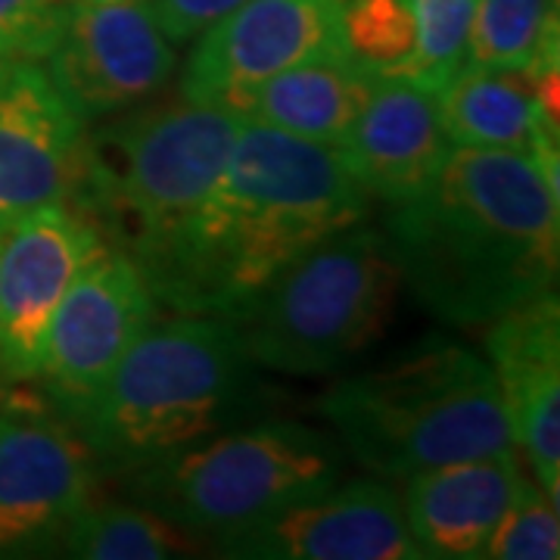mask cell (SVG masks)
Instances as JSON below:
<instances>
[{
    "label": "cell",
    "mask_w": 560,
    "mask_h": 560,
    "mask_svg": "<svg viewBox=\"0 0 560 560\" xmlns=\"http://www.w3.org/2000/svg\"><path fill=\"white\" fill-rule=\"evenodd\" d=\"M377 81L340 57L283 69L243 97L237 116L293 138L337 147L355 125Z\"/></svg>",
    "instance_id": "cell-19"
},
{
    "label": "cell",
    "mask_w": 560,
    "mask_h": 560,
    "mask_svg": "<svg viewBox=\"0 0 560 560\" xmlns=\"http://www.w3.org/2000/svg\"><path fill=\"white\" fill-rule=\"evenodd\" d=\"M318 415L342 452L386 480L514 448L489 361L440 334L334 383Z\"/></svg>",
    "instance_id": "cell-4"
},
{
    "label": "cell",
    "mask_w": 560,
    "mask_h": 560,
    "mask_svg": "<svg viewBox=\"0 0 560 560\" xmlns=\"http://www.w3.org/2000/svg\"><path fill=\"white\" fill-rule=\"evenodd\" d=\"M88 125L44 66L13 60L0 84V231L50 202L72 200Z\"/></svg>",
    "instance_id": "cell-14"
},
{
    "label": "cell",
    "mask_w": 560,
    "mask_h": 560,
    "mask_svg": "<svg viewBox=\"0 0 560 560\" xmlns=\"http://www.w3.org/2000/svg\"><path fill=\"white\" fill-rule=\"evenodd\" d=\"M418 50L411 0H342L340 57L374 81H405Z\"/></svg>",
    "instance_id": "cell-22"
},
{
    "label": "cell",
    "mask_w": 560,
    "mask_h": 560,
    "mask_svg": "<svg viewBox=\"0 0 560 560\" xmlns=\"http://www.w3.org/2000/svg\"><path fill=\"white\" fill-rule=\"evenodd\" d=\"M10 62H13V60H3V57H0V84H3L7 72H10Z\"/></svg>",
    "instance_id": "cell-27"
},
{
    "label": "cell",
    "mask_w": 560,
    "mask_h": 560,
    "mask_svg": "<svg viewBox=\"0 0 560 560\" xmlns=\"http://www.w3.org/2000/svg\"><path fill=\"white\" fill-rule=\"evenodd\" d=\"M442 131L452 147L533 156L558 143V116L545 109L526 69H460L436 91Z\"/></svg>",
    "instance_id": "cell-18"
},
{
    "label": "cell",
    "mask_w": 560,
    "mask_h": 560,
    "mask_svg": "<svg viewBox=\"0 0 560 560\" xmlns=\"http://www.w3.org/2000/svg\"><path fill=\"white\" fill-rule=\"evenodd\" d=\"M47 79L84 125L156 97L175 75L178 50L150 0H72Z\"/></svg>",
    "instance_id": "cell-10"
},
{
    "label": "cell",
    "mask_w": 560,
    "mask_h": 560,
    "mask_svg": "<svg viewBox=\"0 0 560 560\" xmlns=\"http://www.w3.org/2000/svg\"><path fill=\"white\" fill-rule=\"evenodd\" d=\"M103 249L101 228L69 200L0 231V386L35 381L66 290Z\"/></svg>",
    "instance_id": "cell-11"
},
{
    "label": "cell",
    "mask_w": 560,
    "mask_h": 560,
    "mask_svg": "<svg viewBox=\"0 0 560 560\" xmlns=\"http://www.w3.org/2000/svg\"><path fill=\"white\" fill-rule=\"evenodd\" d=\"M97 464L44 399L0 408V558L47 555L91 504Z\"/></svg>",
    "instance_id": "cell-9"
},
{
    "label": "cell",
    "mask_w": 560,
    "mask_h": 560,
    "mask_svg": "<svg viewBox=\"0 0 560 560\" xmlns=\"http://www.w3.org/2000/svg\"><path fill=\"white\" fill-rule=\"evenodd\" d=\"M399 283L383 231L359 221L290 261L237 327L261 368L290 377L334 374L381 340Z\"/></svg>",
    "instance_id": "cell-7"
},
{
    "label": "cell",
    "mask_w": 560,
    "mask_h": 560,
    "mask_svg": "<svg viewBox=\"0 0 560 560\" xmlns=\"http://www.w3.org/2000/svg\"><path fill=\"white\" fill-rule=\"evenodd\" d=\"M558 0H480L464 66L526 72L558 69Z\"/></svg>",
    "instance_id": "cell-20"
},
{
    "label": "cell",
    "mask_w": 560,
    "mask_h": 560,
    "mask_svg": "<svg viewBox=\"0 0 560 560\" xmlns=\"http://www.w3.org/2000/svg\"><path fill=\"white\" fill-rule=\"evenodd\" d=\"M200 545L197 536L156 511L131 504H88L62 533L60 555L84 560L184 558Z\"/></svg>",
    "instance_id": "cell-21"
},
{
    "label": "cell",
    "mask_w": 560,
    "mask_h": 560,
    "mask_svg": "<svg viewBox=\"0 0 560 560\" xmlns=\"http://www.w3.org/2000/svg\"><path fill=\"white\" fill-rule=\"evenodd\" d=\"M346 452L308 423H241L128 474L131 501L197 539L249 529L340 482Z\"/></svg>",
    "instance_id": "cell-6"
},
{
    "label": "cell",
    "mask_w": 560,
    "mask_h": 560,
    "mask_svg": "<svg viewBox=\"0 0 560 560\" xmlns=\"http://www.w3.org/2000/svg\"><path fill=\"white\" fill-rule=\"evenodd\" d=\"M486 361L499 386L514 448H523L536 482L560 495V305L545 293L489 324Z\"/></svg>",
    "instance_id": "cell-15"
},
{
    "label": "cell",
    "mask_w": 560,
    "mask_h": 560,
    "mask_svg": "<svg viewBox=\"0 0 560 560\" xmlns=\"http://www.w3.org/2000/svg\"><path fill=\"white\" fill-rule=\"evenodd\" d=\"M241 3H246V0H150L156 22L172 44L197 38L212 22L228 16Z\"/></svg>",
    "instance_id": "cell-26"
},
{
    "label": "cell",
    "mask_w": 560,
    "mask_h": 560,
    "mask_svg": "<svg viewBox=\"0 0 560 560\" xmlns=\"http://www.w3.org/2000/svg\"><path fill=\"white\" fill-rule=\"evenodd\" d=\"M265 405V386L241 327L178 312L140 330L72 427L101 477H128L249 423Z\"/></svg>",
    "instance_id": "cell-3"
},
{
    "label": "cell",
    "mask_w": 560,
    "mask_h": 560,
    "mask_svg": "<svg viewBox=\"0 0 560 560\" xmlns=\"http://www.w3.org/2000/svg\"><path fill=\"white\" fill-rule=\"evenodd\" d=\"M368 200L334 147L243 119L212 190L143 275L180 315L237 324L290 261L364 221Z\"/></svg>",
    "instance_id": "cell-1"
},
{
    "label": "cell",
    "mask_w": 560,
    "mask_h": 560,
    "mask_svg": "<svg viewBox=\"0 0 560 560\" xmlns=\"http://www.w3.org/2000/svg\"><path fill=\"white\" fill-rule=\"evenodd\" d=\"M72 0H0V57L44 62L57 47Z\"/></svg>",
    "instance_id": "cell-25"
},
{
    "label": "cell",
    "mask_w": 560,
    "mask_h": 560,
    "mask_svg": "<svg viewBox=\"0 0 560 560\" xmlns=\"http://www.w3.org/2000/svg\"><path fill=\"white\" fill-rule=\"evenodd\" d=\"M156 296L140 265L106 246L81 268L50 320L35 381L62 420L79 418L109 381L128 346L156 318Z\"/></svg>",
    "instance_id": "cell-8"
},
{
    "label": "cell",
    "mask_w": 560,
    "mask_h": 560,
    "mask_svg": "<svg viewBox=\"0 0 560 560\" xmlns=\"http://www.w3.org/2000/svg\"><path fill=\"white\" fill-rule=\"evenodd\" d=\"M381 231L401 283L455 327L492 324L558 283L560 200L526 153L452 147Z\"/></svg>",
    "instance_id": "cell-2"
},
{
    "label": "cell",
    "mask_w": 560,
    "mask_h": 560,
    "mask_svg": "<svg viewBox=\"0 0 560 560\" xmlns=\"http://www.w3.org/2000/svg\"><path fill=\"white\" fill-rule=\"evenodd\" d=\"M489 560H558L560 521L558 499H551L536 480L517 486L511 504L495 523L492 536L482 548Z\"/></svg>",
    "instance_id": "cell-24"
},
{
    "label": "cell",
    "mask_w": 560,
    "mask_h": 560,
    "mask_svg": "<svg viewBox=\"0 0 560 560\" xmlns=\"http://www.w3.org/2000/svg\"><path fill=\"white\" fill-rule=\"evenodd\" d=\"M340 13L342 0H246L197 35L180 97L237 113L253 88L283 69L340 57Z\"/></svg>",
    "instance_id": "cell-12"
},
{
    "label": "cell",
    "mask_w": 560,
    "mask_h": 560,
    "mask_svg": "<svg viewBox=\"0 0 560 560\" xmlns=\"http://www.w3.org/2000/svg\"><path fill=\"white\" fill-rule=\"evenodd\" d=\"M368 197L399 206L420 197L452 153L436 94L405 81H377L355 125L334 147Z\"/></svg>",
    "instance_id": "cell-16"
},
{
    "label": "cell",
    "mask_w": 560,
    "mask_h": 560,
    "mask_svg": "<svg viewBox=\"0 0 560 560\" xmlns=\"http://www.w3.org/2000/svg\"><path fill=\"white\" fill-rule=\"evenodd\" d=\"M212 548L243 560H420L401 499L377 480L334 482Z\"/></svg>",
    "instance_id": "cell-13"
},
{
    "label": "cell",
    "mask_w": 560,
    "mask_h": 560,
    "mask_svg": "<svg viewBox=\"0 0 560 560\" xmlns=\"http://www.w3.org/2000/svg\"><path fill=\"white\" fill-rule=\"evenodd\" d=\"M241 125L234 109L187 97L116 113L84 135L72 202L147 271L212 190Z\"/></svg>",
    "instance_id": "cell-5"
},
{
    "label": "cell",
    "mask_w": 560,
    "mask_h": 560,
    "mask_svg": "<svg viewBox=\"0 0 560 560\" xmlns=\"http://www.w3.org/2000/svg\"><path fill=\"white\" fill-rule=\"evenodd\" d=\"M523 482L517 452L455 460L408 477L401 514L420 558L477 560Z\"/></svg>",
    "instance_id": "cell-17"
},
{
    "label": "cell",
    "mask_w": 560,
    "mask_h": 560,
    "mask_svg": "<svg viewBox=\"0 0 560 560\" xmlns=\"http://www.w3.org/2000/svg\"><path fill=\"white\" fill-rule=\"evenodd\" d=\"M480 0H411L418 25V50L405 84L423 91H442L464 66L470 25Z\"/></svg>",
    "instance_id": "cell-23"
}]
</instances>
